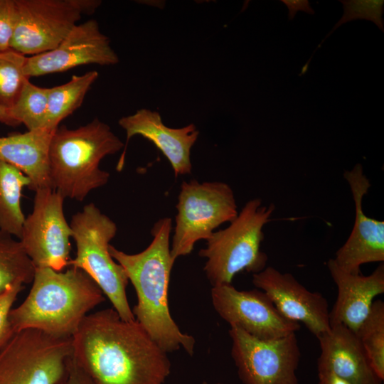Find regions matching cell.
<instances>
[{"mask_svg":"<svg viewBox=\"0 0 384 384\" xmlns=\"http://www.w3.org/2000/svg\"><path fill=\"white\" fill-rule=\"evenodd\" d=\"M73 358L94 384H164L167 353L135 319L113 309L89 314L72 336Z\"/></svg>","mask_w":384,"mask_h":384,"instance_id":"cell-1","label":"cell"},{"mask_svg":"<svg viewBox=\"0 0 384 384\" xmlns=\"http://www.w3.org/2000/svg\"><path fill=\"white\" fill-rule=\"evenodd\" d=\"M171 229V219L161 218L153 225V240L143 251L127 254L111 245L109 251L134 287L137 303L132 310L135 319L165 352L183 348L192 356L195 339L180 330L169 307L168 289L174 264L169 242Z\"/></svg>","mask_w":384,"mask_h":384,"instance_id":"cell-2","label":"cell"},{"mask_svg":"<svg viewBox=\"0 0 384 384\" xmlns=\"http://www.w3.org/2000/svg\"><path fill=\"white\" fill-rule=\"evenodd\" d=\"M31 288L9 313L15 332L36 329L55 337L71 338L89 312L105 301L104 294L84 271L35 267Z\"/></svg>","mask_w":384,"mask_h":384,"instance_id":"cell-3","label":"cell"},{"mask_svg":"<svg viewBox=\"0 0 384 384\" xmlns=\"http://www.w3.org/2000/svg\"><path fill=\"white\" fill-rule=\"evenodd\" d=\"M124 146L110 127L97 118L75 129L58 127L49 147L52 188L64 198L82 201L90 191L108 182L110 173L100 168L102 159Z\"/></svg>","mask_w":384,"mask_h":384,"instance_id":"cell-4","label":"cell"},{"mask_svg":"<svg viewBox=\"0 0 384 384\" xmlns=\"http://www.w3.org/2000/svg\"><path fill=\"white\" fill-rule=\"evenodd\" d=\"M274 210L273 203L263 206L260 198L252 199L226 228L206 240L199 256L207 260L203 270L213 287L232 284L241 272L255 274L266 267L268 257L261 250L263 228Z\"/></svg>","mask_w":384,"mask_h":384,"instance_id":"cell-5","label":"cell"},{"mask_svg":"<svg viewBox=\"0 0 384 384\" xmlns=\"http://www.w3.org/2000/svg\"><path fill=\"white\" fill-rule=\"evenodd\" d=\"M70 225L76 254L69 265L82 270L95 282L122 319L135 320L127 297V275L109 251L117 231L116 223L90 203L72 216Z\"/></svg>","mask_w":384,"mask_h":384,"instance_id":"cell-6","label":"cell"},{"mask_svg":"<svg viewBox=\"0 0 384 384\" xmlns=\"http://www.w3.org/2000/svg\"><path fill=\"white\" fill-rule=\"evenodd\" d=\"M72 355V337L16 332L0 349V384H64Z\"/></svg>","mask_w":384,"mask_h":384,"instance_id":"cell-7","label":"cell"},{"mask_svg":"<svg viewBox=\"0 0 384 384\" xmlns=\"http://www.w3.org/2000/svg\"><path fill=\"white\" fill-rule=\"evenodd\" d=\"M176 225L171 246L173 261L189 255L196 242L207 240L215 229L238 215L231 187L220 181H183L176 206Z\"/></svg>","mask_w":384,"mask_h":384,"instance_id":"cell-8","label":"cell"},{"mask_svg":"<svg viewBox=\"0 0 384 384\" xmlns=\"http://www.w3.org/2000/svg\"><path fill=\"white\" fill-rule=\"evenodd\" d=\"M16 22L10 48L24 55L55 49L83 14L93 13L99 0H16Z\"/></svg>","mask_w":384,"mask_h":384,"instance_id":"cell-9","label":"cell"},{"mask_svg":"<svg viewBox=\"0 0 384 384\" xmlns=\"http://www.w3.org/2000/svg\"><path fill=\"white\" fill-rule=\"evenodd\" d=\"M64 200L52 188L35 191L19 240L35 267L63 271L69 265L73 230L64 215Z\"/></svg>","mask_w":384,"mask_h":384,"instance_id":"cell-10","label":"cell"},{"mask_svg":"<svg viewBox=\"0 0 384 384\" xmlns=\"http://www.w3.org/2000/svg\"><path fill=\"white\" fill-rule=\"evenodd\" d=\"M229 335L231 356L243 384H298L301 352L296 333L265 341L230 326Z\"/></svg>","mask_w":384,"mask_h":384,"instance_id":"cell-11","label":"cell"},{"mask_svg":"<svg viewBox=\"0 0 384 384\" xmlns=\"http://www.w3.org/2000/svg\"><path fill=\"white\" fill-rule=\"evenodd\" d=\"M213 308L230 326L265 341L296 333L299 323L284 317L262 290H238L232 284L211 289Z\"/></svg>","mask_w":384,"mask_h":384,"instance_id":"cell-12","label":"cell"},{"mask_svg":"<svg viewBox=\"0 0 384 384\" xmlns=\"http://www.w3.org/2000/svg\"><path fill=\"white\" fill-rule=\"evenodd\" d=\"M118 62L109 38L95 19H90L77 24L55 49L27 58L24 70L30 78L80 65H113Z\"/></svg>","mask_w":384,"mask_h":384,"instance_id":"cell-13","label":"cell"},{"mask_svg":"<svg viewBox=\"0 0 384 384\" xmlns=\"http://www.w3.org/2000/svg\"><path fill=\"white\" fill-rule=\"evenodd\" d=\"M252 283L284 317L302 323L317 338L330 330L326 299L319 292L308 290L291 273L266 267L252 274Z\"/></svg>","mask_w":384,"mask_h":384,"instance_id":"cell-14","label":"cell"},{"mask_svg":"<svg viewBox=\"0 0 384 384\" xmlns=\"http://www.w3.org/2000/svg\"><path fill=\"white\" fill-rule=\"evenodd\" d=\"M343 177L348 182L355 205V221L350 235L333 258L344 271L361 274V266L384 262V221L368 217L363 210V199L370 183L363 166L356 164Z\"/></svg>","mask_w":384,"mask_h":384,"instance_id":"cell-15","label":"cell"},{"mask_svg":"<svg viewBox=\"0 0 384 384\" xmlns=\"http://www.w3.org/2000/svg\"><path fill=\"white\" fill-rule=\"evenodd\" d=\"M119 125L126 132V144L117 166H124L126 149L129 139L140 135L152 142L171 164L175 176L190 174L192 169L191 149L198 139L199 132L191 123L181 128L166 126L159 112L138 110L134 114L121 117Z\"/></svg>","mask_w":384,"mask_h":384,"instance_id":"cell-16","label":"cell"},{"mask_svg":"<svg viewBox=\"0 0 384 384\" xmlns=\"http://www.w3.org/2000/svg\"><path fill=\"white\" fill-rule=\"evenodd\" d=\"M326 265L338 289L329 311L330 327L342 324L356 333L368 315L375 297L384 293V264L380 262L368 276L344 271L333 258Z\"/></svg>","mask_w":384,"mask_h":384,"instance_id":"cell-17","label":"cell"},{"mask_svg":"<svg viewBox=\"0 0 384 384\" xmlns=\"http://www.w3.org/2000/svg\"><path fill=\"white\" fill-rule=\"evenodd\" d=\"M317 339L321 348L318 370L329 371L353 384H382L355 332L338 324Z\"/></svg>","mask_w":384,"mask_h":384,"instance_id":"cell-18","label":"cell"},{"mask_svg":"<svg viewBox=\"0 0 384 384\" xmlns=\"http://www.w3.org/2000/svg\"><path fill=\"white\" fill-rule=\"evenodd\" d=\"M53 132L42 128L0 137V160L23 172L33 191L52 188L49 147Z\"/></svg>","mask_w":384,"mask_h":384,"instance_id":"cell-19","label":"cell"},{"mask_svg":"<svg viewBox=\"0 0 384 384\" xmlns=\"http://www.w3.org/2000/svg\"><path fill=\"white\" fill-rule=\"evenodd\" d=\"M29 178L15 166L0 160V230L20 239L25 216L21 200Z\"/></svg>","mask_w":384,"mask_h":384,"instance_id":"cell-20","label":"cell"},{"mask_svg":"<svg viewBox=\"0 0 384 384\" xmlns=\"http://www.w3.org/2000/svg\"><path fill=\"white\" fill-rule=\"evenodd\" d=\"M98 75L96 70H91L74 75L67 82L50 87L45 129L54 132L61 121L77 110Z\"/></svg>","mask_w":384,"mask_h":384,"instance_id":"cell-21","label":"cell"},{"mask_svg":"<svg viewBox=\"0 0 384 384\" xmlns=\"http://www.w3.org/2000/svg\"><path fill=\"white\" fill-rule=\"evenodd\" d=\"M34 272L20 240L0 230V292L14 284L31 283Z\"/></svg>","mask_w":384,"mask_h":384,"instance_id":"cell-22","label":"cell"},{"mask_svg":"<svg viewBox=\"0 0 384 384\" xmlns=\"http://www.w3.org/2000/svg\"><path fill=\"white\" fill-rule=\"evenodd\" d=\"M376 376L384 380V302H373L370 311L356 332Z\"/></svg>","mask_w":384,"mask_h":384,"instance_id":"cell-23","label":"cell"},{"mask_svg":"<svg viewBox=\"0 0 384 384\" xmlns=\"http://www.w3.org/2000/svg\"><path fill=\"white\" fill-rule=\"evenodd\" d=\"M50 87L33 85L29 80L23 86L8 113L18 124H23L28 130L45 128Z\"/></svg>","mask_w":384,"mask_h":384,"instance_id":"cell-24","label":"cell"},{"mask_svg":"<svg viewBox=\"0 0 384 384\" xmlns=\"http://www.w3.org/2000/svg\"><path fill=\"white\" fill-rule=\"evenodd\" d=\"M27 58L11 48L0 51V106L11 107L29 80L24 70Z\"/></svg>","mask_w":384,"mask_h":384,"instance_id":"cell-25","label":"cell"},{"mask_svg":"<svg viewBox=\"0 0 384 384\" xmlns=\"http://www.w3.org/2000/svg\"><path fill=\"white\" fill-rule=\"evenodd\" d=\"M339 1L343 4V8L342 17L318 45L309 60L302 67L301 73L299 74V76L306 73L309 63L316 50L321 47L326 39L336 29L343 23L357 19H366L373 21L382 32H384V21L383 18L384 11L383 0H341Z\"/></svg>","mask_w":384,"mask_h":384,"instance_id":"cell-26","label":"cell"},{"mask_svg":"<svg viewBox=\"0 0 384 384\" xmlns=\"http://www.w3.org/2000/svg\"><path fill=\"white\" fill-rule=\"evenodd\" d=\"M23 288L22 284H14L0 292V349L16 333L9 321V313Z\"/></svg>","mask_w":384,"mask_h":384,"instance_id":"cell-27","label":"cell"},{"mask_svg":"<svg viewBox=\"0 0 384 384\" xmlns=\"http://www.w3.org/2000/svg\"><path fill=\"white\" fill-rule=\"evenodd\" d=\"M16 22V0H0V51L10 48Z\"/></svg>","mask_w":384,"mask_h":384,"instance_id":"cell-28","label":"cell"},{"mask_svg":"<svg viewBox=\"0 0 384 384\" xmlns=\"http://www.w3.org/2000/svg\"><path fill=\"white\" fill-rule=\"evenodd\" d=\"M73 356V355H72ZM64 384H94L85 370L75 362L73 356L68 364V372Z\"/></svg>","mask_w":384,"mask_h":384,"instance_id":"cell-29","label":"cell"},{"mask_svg":"<svg viewBox=\"0 0 384 384\" xmlns=\"http://www.w3.org/2000/svg\"><path fill=\"white\" fill-rule=\"evenodd\" d=\"M288 9L289 20H293L298 11H304L309 14H314V11L311 7L308 0H281Z\"/></svg>","mask_w":384,"mask_h":384,"instance_id":"cell-30","label":"cell"},{"mask_svg":"<svg viewBox=\"0 0 384 384\" xmlns=\"http://www.w3.org/2000/svg\"><path fill=\"white\" fill-rule=\"evenodd\" d=\"M319 384H353L336 375L326 370H318Z\"/></svg>","mask_w":384,"mask_h":384,"instance_id":"cell-31","label":"cell"},{"mask_svg":"<svg viewBox=\"0 0 384 384\" xmlns=\"http://www.w3.org/2000/svg\"><path fill=\"white\" fill-rule=\"evenodd\" d=\"M0 122L10 126L18 125V123L11 118L8 113L7 108L1 106H0Z\"/></svg>","mask_w":384,"mask_h":384,"instance_id":"cell-32","label":"cell"}]
</instances>
